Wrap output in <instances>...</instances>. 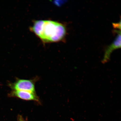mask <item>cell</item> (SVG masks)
<instances>
[{
	"label": "cell",
	"instance_id": "1",
	"mask_svg": "<svg viewBox=\"0 0 121 121\" xmlns=\"http://www.w3.org/2000/svg\"><path fill=\"white\" fill-rule=\"evenodd\" d=\"M30 30L44 43L60 41L66 34L64 25L51 20L34 21Z\"/></svg>",
	"mask_w": 121,
	"mask_h": 121
},
{
	"label": "cell",
	"instance_id": "2",
	"mask_svg": "<svg viewBox=\"0 0 121 121\" xmlns=\"http://www.w3.org/2000/svg\"><path fill=\"white\" fill-rule=\"evenodd\" d=\"M39 79L38 77L30 79L16 78L14 82L10 83L9 86L12 90L25 91L36 93L35 84Z\"/></svg>",
	"mask_w": 121,
	"mask_h": 121
},
{
	"label": "cell",
	"instance_id": "3",
	"mask_svg": "<svg viewBox=\"0 0 121 121\" xmlns=\"http://www.w3.org/2000/svg\"><path fill=\"white\" fill-rule=\"evenodd\" d=\"M9 96L27 101H33L41 103L36 93L19 90H13L9 94Z\"/></svg>",
	"mask_w": 121,
	"mask_h": 121
},
{
	"label": "cell",
	"instance_id": "4",
	"mask_svg": "<svg viewBox=\"0 0 121 121\" xmlns=\"http://www.w3.org/2000/svg\"><path fill=\"white\" fill-rule=\"evenodd\" d=\"M115 31L117 33L118 35L112 43L106 50L102 60V63L103 64L107 63L110 60V55L113 51L121 47V31L116 30Z\"/></svg>",
	"mask_w": 121,
	"mask_h": 121
},
{
	"label": "cell",
	"instance_id": "5",
	"mask_svg": "<svg viewBox=\"0 0 121 121\" xmlns=\"http://www.w3.org/2000/svg\"><path fill=\"white\" fill-rule=\"evenodd\" d=\"M17 119V121H28L20 115H18Z\"/></svg>",
	"mask_w": 121,
	"mask_h": 121
},
{
	"label": "cell",
	"instance_id": "6",
	"mask_svg": "<svg viewBox=\"0 0 121 121\" xmlns=\"http://www.w3.org/2000/svg\"><path fill=\"white\" fill-rule=\"evenodd\" d=\"M113 27L114 28H118L121 30V22L119 23H114L113 24Z\"/></svg>",
	"mask_w": 121,
	"mask_h": 121
}]
</instances>
